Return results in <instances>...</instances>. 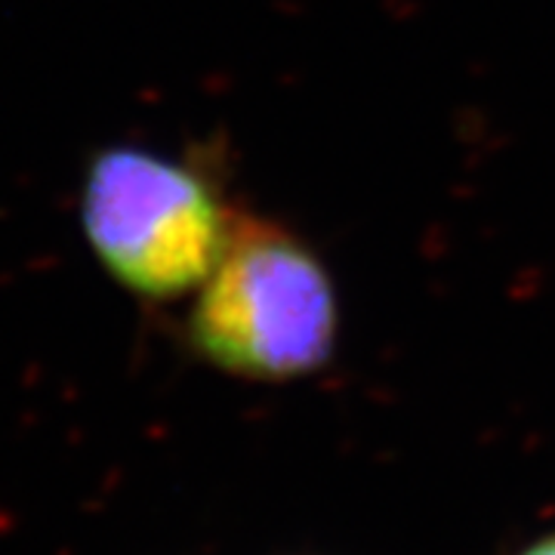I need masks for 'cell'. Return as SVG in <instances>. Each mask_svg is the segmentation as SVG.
Listing matches in <instances>:
<instances>
[{"label": "cell", "instance_id": "6da1fadb", "mask_svg": "<svg viewBox=\"0 0 555 555\" xmlns=\"http://www.w3.org/2000/svg\"><path fill=\"white\" fill-rule=\"evenodd\" d=\"M192 297L189 346L222 374L284 383L315 374L334 356L339 302L331 272L275 222L235 217L214 272Z\"/></svg>", "mask_w": 555, "mask_h": 555}, {"label": "cell", "instance_id": "7a4b0ae2", "mask_svg": "<svg viewBox=\"0 0 555 555\" xmlns=\"http://www.w3.org/2000/svg\"><path fill=\"white\" fill-rule=\"evenodd\" d=\"M78 219L120 291L173 302L214 272L235 214L198 167L145 145H105L83 167Z\"/></svg>", "mask_w": 555, "mask_h": 555}, {"label": "cell", "instance_id": "3957f363", "mask_svg": "<svg viewBox=\"0 0 555 555\" xmlns=\"http://www.w3.org/2000/svg\"><path fill=\"white\" fill-rule=\"evenodd\" d=\"M521 555H555V534L537 540L534 546H528Z\"/></svg>", "mask_w": 555, "mask_h": 555}]
</instances>
